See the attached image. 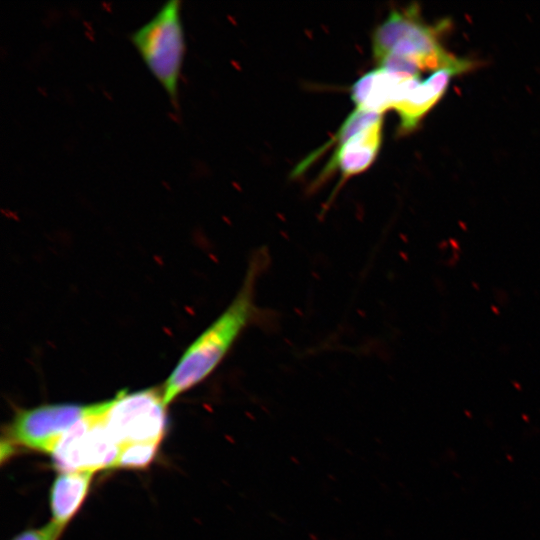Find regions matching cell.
<instances>
[{
    "label": "cell",
    "mask_w": 540,
    "mask_h": 540,
    "mask_svg": "<svg viewBox=\"0 0 540 540\" xmlns=\"http://www.w3.org/2000/svg\"><path fill=\"white\" fill-rule=\"evenodd\" d=\"M268 264L266 248H259L251 255L231 303L189 346L161 388L166 406L210 375L244 330L257 319L256 288Z\"/></svg>",
    "instance_id": "6da1fadb"
},
{
    "label": "cell",
    "mask_w": 540,
    "mask_h": 540,
    "mask_svg": "<svg viewBox=\"0 0 540 540\" xmlns=\"http://www.w3.org/2000/svg\"><path fill=\"white\" fill-rule=\"evenodd\" d=\"M448 25V21L425 23L417 4L394 9L373 32V57L379 68L405 77L440 69L469 71L474 67L471 60L450 54L440 44Z\"/></svg>",
    "instance_id": "7a4b0ae2"
},
{
    "label": "cell",
    "mask_w": 540,
    "mask_h": 540,
    "mask_svg": "<svg viewBox=\"0 0 540 540\" xmlns=\"http://www.w3.org/2000/svg\"><path fill=\"white\" fill-rule=\"evenodd\" d=\"M180 6L179 0L165 2L149 21L129 34L131 43L177 113L179 76L185 53Z\"/></svg>",
    "instance_id": "3957f363"
},
{
    "label": "cell",
    "mask_w": 540,
    "mask_h": 540,
    "mask_svg": "<svg viewBox=\"0 0 540 540\" xmlns=\"http://www.w3.org/2000/svg\"><path fill=\"white\" fill-rule=\"evenodd\" d=\"M110 404L100 402L97 410L77 422L50 453L61 472L91 471L115 467L121 445L107 429L103 416Z\"/></svg>",
    "instance_id": "277c9868"
},
{
    "label": "cell",
    "mask_w": 540,
    "mask_h": 540,
    "mask_svg": "<svg viewBox=\"0 0 540 540\" xmlns=\"http://www.w3.org/2000/svg\"><path fill=\"white\" fill-rule=\"evenodd\" d=\"M166 407L162 389L120 392L110 400L103 420L121 446L131 443L159 444L166 430Z\"/></svg>",
    "instance_id": "5b68a950"
},
{
    "label": "cell",
    "mask_w": 540,
    "mask_h": 540,
    "mask_svg": "<svg viewBox=\"0 0 540 540\" xmlns=\"http://www.w3.org/2000/svg\"><path fill=\"white\" fill-rule=\"evenodd\" d=\"M98 404H53L20 412L10 428V440L26 448L51 453L77 422L94 413Z\"/></svg>",
    "instance_id": "8992f818"
},
{
    "label": "cell",
    "mask_w": 540,
    "mask_h": 540,
    "mask_svg": "<svg viewBox=\"0 0 540 540\" xmlns=\"http://www.w3.org/2000/svg\"><path fill=\"white\" fill-rule=\"evenodd\" d=\"M420 82L419 77H405L378 68L367 72L351 87L356 108L383 114L401 102Z\"/></svg>",
    "instance_id": "52a82bcc"
},
{
    "label": "cell",
    "mask_w": 540,
    "mask_h": 540,
    "mask_svg": "<svg viewBox=\"0 0 540 540\" xmlns=\"http://www.w3.org/2000/svg\"><path fill=\"white\" fill-rule=\"evenodd\" d=\"M383 119L338 144L325 172L339 170L343 177L365 171L376 159L382 143Z\"/></svg>",
    "instance_id": "ba28073f"
},
{
    "label": "cell",
    "mask_w": 540,
    "mask_h": 540,
    "mask_svg": "<svg viewBox=\"0 0 540 540\" xmlns=\"http://www.w3.org/2000/svg\"><path fill=\"white\" fill-rule=\"evenodd\" d=\"M459 72L454 69H440L426 80L414 86L394 110L400 118L399 130L408 133L415 129L424 115L440 100L450 79Z\"/></svg>",
    "instance_id": "9c48e42d"
},
{
    "label": "cell",
    "mask_w": 540,
    "mask_h": 540,
    "mask_svg": "<svg viewBox=\"0 0 540 540\" xmlns=\"http://www.w3.org/2000/svg\"><path fill=\"white\" fill-rule=\"evenodd\" d=\"M93 474L91 471L61 472L55 479L50 493V506L52 523L61 530L85 499Z\"/></svg>",
    "instance_id": "30bf717a"
},
{
    "label": "cell",
    "mask_w": 540,
    "mask_h": 540,
    "mask_svg": "<svg viewBox=\"0 0 540 540\" xmlns=\"http://www.w3.org/2000/svg\"><path fill=\"white\" fill-rule=\"evenodd\" d=\"M157 443H131L121 446L116 461L117 468H144L151 463L157 452Z\"/></svg>",
    "instance_id": "8fae6325"
},
{
    "label": "cell",
    "mask_w": 540,
    "mask_h": 540,
    "mask_svg": "<svg viewBox=\"0 0 540 540\" xmlns=\"http://www.w3.org/2000/svg\"><path fill=\"white\" fill-rule=\"evenodd\" d=\"M61 531L59 527L51 522L41 529L27 530L13 540H56Z\"/></svg>",
    "instance_id": "7c38bea8"
}]
</instances>
